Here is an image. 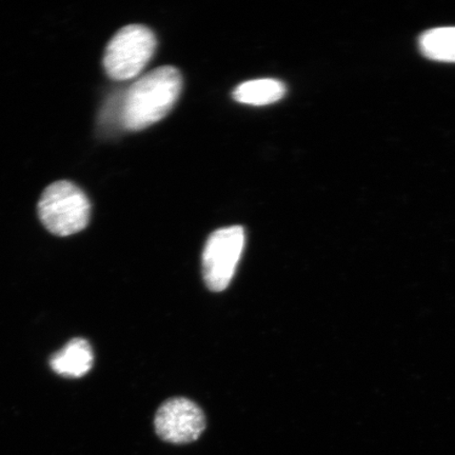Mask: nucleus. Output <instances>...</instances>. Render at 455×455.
<instances>
[{"label": "nucleus", "mask_w": 455, "mask_h": 455, "mask_svg": "<svg viewBox=\"0 0 455 455\" xmlns=\"http://www.w3.org/2000/svg\"><path fill=\"white\" fill-rule=\"evenodd\" d=\"M183 89V77L174 67L157 68L128 89L122 105V124L129 131L150 127L166 117Z\"/></svg>", "instance_id": "f257e3e1"}, {"label": "nucleus", "mask_w": 455, "mask_h": 455, "mask_svg": "<svg viewBox=\"0 0 455 455\" xmlns=\"http://www.w3.org/2000/svg\"><path fill=\"white\" fill-rule=\"evenodd\" d=\"M246 233L241 226L226 227L209 236L203 251V275L213 292L224 291L240 263Z\"/></svg>", "instance_id": "20e7f679"}, {"label": "nucleus", "mask_w": 455, "mask_h": 455, "mask_svg": "<svg viewBox=\"0 0 455 455\" xmlns=\"http://www.w3.org/2000/svg\"><path fill=\"white\" fill-rule=\"evenodd\" d=\"M206 425L202 409L185 397H174L164 402L155 419L157 435L164 442L178 445L198 440Z\"/></svg>", "instance_id": "39448f33"}, {"label": "nucleus", "mask_w": 455, "mask_h": 455, "mask_svg": "<svg viewBox=\"0 0 455 455\" xmlns=\"http://www.w3.org/2000/svg\"><path fill=\"white\" fill-rule=\"evenodd\" d=\"M38 216L45 229L59 236H69L88 226L91 204L81 188L68 180L45 188L38 202Z\"/></svg>", "instance_id": "f03ea898"}, {"label": "nucleus", "mask_w": 455, "mask_h": 455, "mask_svg": "<svg viewBox=\"0 0 455 455\" xmlns=\"http://www.w3.org/2000/svg\"><path fill=\"white\" fill-rule=\"evenodd\" d=\"M94 355L87 340L76 339L51 358V367L66 378H82L93 366Z\"/></svg>", "instance_id": "423d86ee"}, {"label": "nucleus", "mask_w": 455, "mask_h": 455, "mask_svg": "<svg viewBox=\"0 0 455 455\" xmlns=\"http://www.w3.org/2000/svg\"><path fill=\"white\" fill-rule=\"evenodd\" d=\"M419 49L427 59L455 62V27H443L427 31L419 38Z\"/></svg>", "instance_id": "6e6552de"}, {"label": "nucleus", "mask_w": 455, "mask_h": 455, "mask_svg": "<svg viewBox=\"0 0 455 455\" xmlns=\"http://www.w3.org/2000/svg\"><path fill=\"white\" fill-rule=\"evenodd\" d=\"M157 41L149 28L142 25L124 27L108 44L104 55L107 76L113 81L134 78L149 64Z\"/></svg>", "instance_id": "7ed1b4c3"}, {"label": "nucleus", "mask_w": 455, "mask_h": 455, "mask_svg": "<svg viewBox=\"0 0 455 455\" xmlns=\"http://www.w3.org/2000/svg\"><path fill=\"white\" fill-rule=\"evenodd\" d=\"M286 92V85L281 81L263 78L241 84L233 92V98L244 105L267 106L281 100Z\"/></svg>", "instance_id": "0eeeda50"}]
</instances>
